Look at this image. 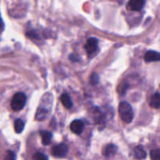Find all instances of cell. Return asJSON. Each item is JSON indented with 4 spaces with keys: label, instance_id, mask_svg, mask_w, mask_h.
I'll use <instances>...</instances> for the list:
<instances>
[{
    "label": "cell",
    "instance_id": "obj_9",
    "mask_svg": "<svg viewBox=\"0 0 160 160\" xmlns=\"http://www.w3.org/2000/svg\"><path fill=\"white\" fill-rule=\"evenodd\" d=\"M134 158L138 159H144L146 158L147 153L145 151V149L143 148V147L138 145V146L135 147L134 150Z\"/></svg>",
    "mask_w": 160,
    "mask_h": 160
},
{
    "label": "cell",
    "instance_id": "obj_14",
    "mask_svg": "<svg viewBox=\"0 0 160 160\" xmlns=\"http://www.w3.org/2000/svg\"><path fill=\"white\" fill-rule=\"evenodd\" d=\"M48 111L45 109H39L37 111L36 113V120H43L46 118L47 114H48Z\"/></svg>",
    "mask_w": 160,
    "mask_h": 160
},
{
    "label": "cell",
    "instance_id": "obj_3",
    "mask_svg": "<svg viewBox=\"0 0 160 160\" xmlns=\"http://www.w3.org/2000/svg\"><path fill=\"white\" fill-rule=\"evenodd\" d=\"M67 153H68V147L64 143L55 145L52 149V154L53 155V156L57 158L65 157Z\"/></svg>",
    "mask_w": 160,
    "mask_h": 160
},
{
    "label": "cell",
    "instance_id": "obj_8",
    "mask_svg": "<svg viewBox=\"0 0 160 160\" xmlns=\"http://www.w3.org/2000/svg\"><path fill=\"white\" fill-rule=\"evenodd\" d=\"M117 151H118V148L115 145H108L103 148L102 154L103 156H106V157L109 158L112 157V156H114L116 154H117Z\"/></svg>",
    "mask_w": 160,
    "mask_h": 160
},
{
    "label": "cell",
    "instance_id": "obj_20",
    "mask_svg": "<svg viewBox=\"0 0 160 160\" xmlns=\"http://www.w3.org/2000/svg\"><path fill=\"white\" fill-rule=\"evenodd\" d=\"M2 21L1 18H0V27H1V26H2Z\"/></svg>",
    "mask_w": 160,
    "mask_h": 160
},
{
    "label": "cell",
    "instance_id": "obj_2",
    "mask_svg": "<svg viewBox=\"0 0 160 160\" xmlns=\"http://www.w3.org/2000/svg\"><path fill=\"white\" fill-rule=\"evenodd\" d=\"M27 102L26 95L23 92H17L12 97L11 101V108L14 111H20L24 107Z\"/></svg>",
    "mask_w": 160,
    "mask_h": 160
},
{
    "label": "cell",
    "instance_id": "obj_1",
    "mask_svg": "<svg viewBox=\"0 0 160 160\" xmlns=\"http://www.w3.org/2000/svg\"><path fill=\"white\" fill-rule=\"evenodd\" d=\"M118 111L120 118L124 123H131L134 118V111L129 103L127 102H121L119 105Z\"/></svg>",
    "mask_w": 160,
    "mask_h": 160
},
{
    "label": "cell",
    "instance_id": "obj_16",
    "mask_svg": "<svg viewBox=\"0 0 160 160\" xmlns=\"http://www.w3.org/2000/svg\"><path fill=\"white\" fill-rule=\"evenodd\" d=\"M98 81H99V77H98V75L95 73H92V76H91L90 78L91 84H92V85H95V84H98Z\"/></svg>",
    "mask_w": 160,
    "mask_h": 160
},
{
    "label": "cell",
    "instance_id": "obj_7",
    "mask_svg": "<svg viewBox=\"0 0 160 160\" xmlns=\"http://www.w3.org/2000/svg\"><path fill=\"white\" fill-rule=\"evenodd\" d=\"M145 0H130L128 8L133 11H140L143 8Z\"/></svg>",
    "mask_w": 160,
    "mask_h": 160
},
{
    "label": "cell",
    "instance_id": "obj_10",
    "mask_svg": "<svg viewBox=\"0 0 160 160\" xmlns=\"http://www.w3.org/2000/svg\"><path fill=\"white\" fill-rule=\"evenodd\" d=\"M40 135L41 138H42V144L44 145H49L52 141V134L49 132V131H40Z\"/></svg>",
    "mask_w": 160,
    "mask_h": 160
},
{
    "label": "cell",
    "instance_id": "obj_4",
    "mask_svg": "<svg viewBox=\"0 0 160 160\" xmlns=\"http://www.w3.org/2000/svg\"><path fill=\"white\" fill-rule=\"evenodd\" d=\"M85 50L89 56L95 54L98 48V41L95 38H90L88 39L85 45Z\"/></svg>",
    "mask_w": 160,
    "mask_h": 160
},
{
    "label": "cell",
    "instance_id": "obj_11",
    "mask_svg": "<svg viewBox=\"0 0 160 160\" xmlns=\"http://www.w3.org/2000/svg\"><path fill=\"white\" fill-rule=\"evenodd\" d=\"M60 101L62 104L63 105L64 107L67 108V109H70L73 107V102H72L70 95H67V94L62 95V96L60 97Z\"/></svg>",
    "mask_w": 160,
    "mask_h": 160
},
{
    "label": "cell",
    "instance_id": "obj_17",
    "mask_svg": "<svg viewBox=\"0 0 160 160\" xmlns=\"http://www.w3.org/2000/svg\"><path fill=\"white\" fill-rule=\"evenodd\" d=\"M33 159L35 160H47L48 159V156H45V154H42L41 152H37L34 155Z\"/></svg>",
    "mask_w": 160,
    "mask_h": 160
},
{
    "label": "cell",
    "instance_id": "obj_13",
    "mask_svg": "<svg viewBox=\"0 0 160 160\" xmlns=\"http://www.w3.org/2000/svg\"><path fill=\"white\" fill-rule=\"evenodd\" d=\"M23 128H24V123L23 120L20 119H17L14 122V130H15L16 133L20 134L23 131Z\"/></svg>",
    "mask_w": 160,
    "mask_h": 160
},
{
    "label": "cell",
    "instance_id": "obj_19",
    "mask_svg": "<svg viewBox=\"0 0 160 160\" xmlns=\"http://www.w3.org/2000/svg\"><path fill=\"white\" fill-rule=\"evenodd\" d=\"M27 35L28 36V37L30 38H38V34H36V33H34V31H30V32H28L27 33Z\"/></svg>",
    "mask_w": 160,
    "mask_h": 160
},
{
    "label": "cell",
    "instance_id": "obj_5",
    "mask_svg": "<svg viewBox=\"0 0 160 160\" xmlns=\"http://www.w3.org/2000/svg\"><path fill=\"white\" fill-rule=\"evenodd\" d=\"M84 128V124L81 120H73L70 124V130L73 133L76 134H81L83 132Z\"/></svg>",
    "mask_w": 160,
    "mask_h": 160
},
{
    "label": "cell",
    "instance_id": "obj_6",
    "mask_svg": "<svg viewBox=\"0 0 160 160\" xmlns=\"http://www.w3.org/2000/svg\"><path fill=\"white\" fill-rule=\"evenodd\" d=\"M145 61L146 62H159L160 61V53L156 51H148L145 55Z\"/></svg>",
    "mask_w": 160,
    "mask_h": 160
},
{
    "label": "cell",
    "instance_id": "obj_18",
    "mask_svg": "<svg viewBox=\"0 0 160 160\" xmlns=\"http://www.w3.org/2000/svg\"><path fill=\"white\" fill-rule=\"evenodd\" d=\"M6 159H16V155L14 154V152L11 151L7 152V156L6 157Z\"/></svg>",
    "mask_w": 160,
    "mask_h": 160
},
{
    "label": "cell",
    "instance_id": "obj_12",
    "mask_svg": "<svg viewBox=\"0 0 160 160\" xmlns=\"http://www.w3.org/2000/svg\"><path fill=\"white\" fill-rule=\"evenodd\" d=\"M150 106L153 109H160V93H155L150 100Z\"/></svg>",
    "mask_w": 160,
    "mask_h": 160
},
{
    "label": "cell",
    "instance_id": "obj_15",
    "mask_svg": "<svg viewBox=\"0 0 160 160\" xmlns=\"http://www.w3.org/2000/svg\"><path fill=\"white\" fill-rule=\"evenodd\" d=\"M150 157L153 160H160V149L152 150L150 152Z\"/></svg>",
    "mask_w": 160,
    "mask_h": 160
}]
</instances>
